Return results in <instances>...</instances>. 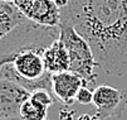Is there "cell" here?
<instances>
[{
	"instance_id": "5b68a950",
	"label": "cell",
	"mask_w": 127,
	"mask_h": 120,
	"mask_svg": "<svg viewBox=\"0 0 127 120\" xmlns=\"http://www.w3.org/2000/svg\"><path fill=\"white\" fill-rule=\"evenodd\" d=\"M14 5L27 19L43 27H59L61 9L52 0H15Z\"/></svg>"
},
{
	"instance_id": "7c38bea8",
	"label": "cell",
	"mask_w": 127,
	"mask_h": 120,
	"mask_svg": "<svg viewBox=\"0 0 127 120\" xmlns=\"http://www.w3.org/2000/svg\"><path fill=\"white\" fill-rule=\"evenodd\" d=\"M76 101L79 102V104H82V105H88V104H91V102H93V91L88 86H83L78 91Z\"/></svg>"
},
{
	"instance_id": "4fadbf2b",
	"label": "cell",
	"mask_w": 127,
	"mask_h": 120,
	"mask_svg": "<svg viewBox=\"0 0 127 120\" xmlns=\"http://www.w3.org/2000/svg\"><path fill=\"white\" fill-rule=\"evenodd\" d=\"M73 114H74V111L67 110V109H63V110H61V113H59L61 119H63V120H70V118L73 116Z\"/></svg>"
},
{
	"instance_id": "277c9868",
	"label": "cell",
	"mask_w": 127,
	"mask_h": 120,
	"mask_svg": "<svg viewBox=\"0 0 127 120\" xmlns=\"http://www.w3.org/2000/svg\"><path fill=\"white\" fill-rule=\"evenodd\" d=\"M93 105L96 115L102 120L121 119L127 108V90H120L110 85H101L93 90Z\"/></svg>"
},
{
	"instance_id": "9c48e42d",
	"label": "cell",
	"mask_w": 127,
	"mask_h": 120,
	"mask_svg": "<svg viewBox=\"0 0 127 120\" xmlns=\"http://www.w3.org/2000/svg\"><path fill=\"white\" fill-rule=\"evenodd\" d=\"M25 19L27 18L14 4L0 0V39L4 38Z\"/></svg>"
},
{
	"instance_id": "52a82bcc",
	"label": "cell",
	"mask_w": 127,
	"mask_h": 120,
	"mask_svg": "<svg viewBox=\"0 0 127 120\" xmlns=\"http://www.w3.org/2000/svg\"><path fill=\"white\" fill-rule=\"evenodd\" d=\"M30 92L11 81H0V116L20 118V108L28 100Z\"/></svg>"
},
{
	"instance_id": "3957f363",
	"label": "cell",
	"mask_w": 127,
	"mask_h": 120,
	"mask_svg": "<svg viewBox=\"0 0 127 120\" xmlns=\"http://www.w3.org/2000/svg\"><path fill=\"white\" fill-rule=\"evenodd\" d=\"M59 39L68 51L70 60L69 71L82 76L88 85L95 86L97 78L95 67L97 62L88 42L72 25L67 24H59Z\"/></svg>"
},
{
	"instance_id": "9a60e30c",
	"label": "cell",
	"mask_w": 127,
	"mask_h": 120,
	"mask_svg": "<svg viewBox=\"0 0 127 120\" xmlns=\"http://www.w3.org/2000/svg\"><path fill=\"white\" fill-rule=\"evenodd\" d=\"M76 120H92V115H89V114H83V115H81L79 118H77Z\"/></svg>"
},
{
	"instance_id": "8fae6325",
	"label": "cell",
	"mask_w": 127,
	"mask_h": 120,
	"mask_svg": "<svg viewBox=\"0 0 127 120\" xmlns=\"http://www.w3.org/2000/svg\"><path fill=\"white\" fill-rule=\"evenodd\" d=\"M30 99L33 101H35L37 104L47 108V109H49L54 102H56V100H57L49 90H45V89L34 90L33 92H30Z\"/></svg>"
},
{
	"instance_id": "30bf717a",
	"label": "cell",
	"mask_w": 127,
	"mask_h": 120,
	"mask_svg": "<svg viewBox=\"0 0 127 120\" xmlns=\"http://www.w3.org/2000/svg\"><path fill=\"white\" fill-rule=\"evenodd\" d=\"M48 115V109L37 104L29 96L28 100L23 102L20 108V118L23 120H45Z\"/></svg>"
},
{
	"instance_id": "5bb4252c",
	"label": "cell",
	"mask_w": 127,
	"mask_h": 120,
	"mask_svg": "<svg viewBox=\"0 0 127 120\" xmlns=\"http://www.w3.org/2000/svg\"><path fill=\"white\" fill-rule=\"evenodd\" d=\"M52 1L56 4V6L57 8H59L61 10L63 9V8H65L67 5H68V3H69V0H52Z\"/></svg>"
},
{
	"instance_id": "d6986e66",
	"label": "cell",
	"mask_w": 127,
	"mask_h": 120,
	"mask_svg": "<svg viewBox=\"0 0 127 120\" xmlns=\"http://www.w3.org/2000/svg\"><path fill=\"white\" fill-rule=\"evenodd\" d=\"M45 120H48V119H45Z\"/></svg>"
},
{
	"instance_id": "ac0fdd59",
	"label": "cell",
	"mask_w": 127,
	"mask_h": 120,
	"mask_svg": "<svg viewBox=\"0 0 127 120\" xmlns=\"http://www.w3.org/2000/svg\"><path fill=\"white\" fill-rule=\"evenodd\" d=\"M0 119H1V116H0Z\"/></svg>"
},
{
	"instance_id": "8992f818",
	"label": "cell",
	"mask_w": 127,
	"mask_h": 120,
	"mask_svg": "<svg viewBox=\"0 0 127 120\" xmlns=\"http://www.w3.org/2000/svg\"><path fill=\"white\" fill-rule=\"evenodd\" d=\"M83 86L89 85L82 76L72 71L52 75V92L54 97L65 106L74 104L77 94Z\"/></svg>"
},
{
	"instance_id": "ba28073f",
	"label": "cell",
	"mask_w": 127,
	"mask_h": 120,
	"mask_svg": "<svg viewBox=\"0 0 127 120\" xmlns=\"http://www.w3.org/2000/svg\"><path fill=\"white\" fill-rule=\"evenodd\" d=\"M43 58H44L47 71L52 75L69 71L70 68V60H69L68 51L59 38L54 41L44 51Z\"/></svg>"
},
{
	"instance_id": "ffe728a7",
	"label": "cell",
	"mask_w": 127,
	"mask_h": 120,
	"mask_svg": "<svg viewBox=\"0 0 127 120\" xmlns=\"http://www.w3.org/2000/svg\"><path fill=\"white\" fill-rule=\"evenodd\" d=\"M106 120H107V119H106Z\"/></svg>"
},
{
	"instance_id": "6da1fadb",
	"label": "cell",
	"mask_w": 127,
	"mask_h": 120,
	"mask_svg": "<svg viewBox=\"0 0 127 120\" xmlns=\"http://www.w3.org/2000/svg\"><path fill=\"white\" fill-rule=\"evenodd\" d=\"M61 24L72 25L88 42L107 75L127 73V0H69Z\"/></svg>"
},
{
	"instance_id": "e0dca14e",
	"label": "cell",
	"mask_w": 127,
	"mask_h": 120,
	"mask_svg": "<svg viewBox=\"0 0 127 120\" xmlns=\"http://www.w3.org/2000/svg\"><path fill=\"white\" fill-rule=\"evenodd\" d=\"M107 120H111V119H107Z\"/></svg>"
},
{
	"instance_id": "7a4b0ae2",
	"label": "cell",
	"mask_w": 127,
	"mask_h": 120,
	"mask_svg": "<svg viewBox=\"0 0 127 120\" xmlns=\"http://www.w3.org/2000/svg\"><path fill=\"white\" fill-rule=\"evenodd\" d=\"M58 38L59 27H43L29 19L16 25L0 39V81L15 82L29 92L38 89L52 92V73L43 53Z\"/></svg>"
},
{
	"instance_id": "2e32d148",
	"label": "cell",
	"mask_w": 127,
	"mask_h": 120,
	"mask_svg": "<svg viewBox=\"0 0 127 120\" xmlns=\"http://www.w3.org/2000/svg\"><path fill=\"white\" fill-rule=\"evenodd\" d=\"M1 1H5V3H10V4H14L15 0H1Z\"/></svg>"
}]
</instances>
